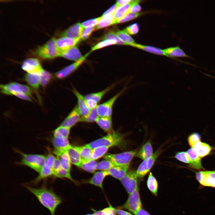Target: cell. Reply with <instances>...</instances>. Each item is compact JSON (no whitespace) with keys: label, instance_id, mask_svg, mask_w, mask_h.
Here are the masks:
<instances>
[{"label":"cell","instance_id":"obj_1","mask_svg":"<svg viewBox=\"0 0 215 215\" xmlns=\"http://www.w3.org/2000/svg\"><path fill=\"white\" fill-rule=\"evenodd\" d=\"M29 192L33 194L39 202L50 211L51 215H55L56 209L62 202L61 198L51 188L45 185L34 188L24 185Z\"/></svg>","mask_w":215,"mask_h":215},{"label":"cell","instance_id":"obj_2","mask_svg":"<svg viewBox=\"0 0 215 215\" xmlns=\"http://www.w3.org/2000/svg\"><path fill=\"white\" fill-rule=\"evenodd\" d=\"M16 152L22 156L21 160L17 162L18 165L27 166L38 173L43 167L46 156L43 155L34 154H26L16 150Z\"/></svg>","mask_w":215,"mask_h":215},{"label":"cell","instance_id":"obj_3","mask_svg":"<svg viewBox=\"0 0 215 215\" xmlns=\"http://www.w3.org/2000/svg\"><path fill=\"white\" fill-rule=\"evenodd\" d=\"M122 134L113 131L86 145L92 149L102 146L112 147L118 145L122 141Z\"/></svg>","mask_w":215,"mask_h":215},{"label":"cell","instance_id":"obj_4","mask_svg":"<svg viewBox=\"0 0 215 215\" xmlns=\"http://www.w3.org/2000/svg\"><path fill=\"white\" fill-rule=\"evenodd\" d=\"M56 39L52 38L42 46L39 47L36 50L35 54L44 59H51L59 56L60 52L56 48Z\"/></svg>","mask_w":215,"mask_h":215},{"label":"cell","instance_id":"obj_5","mask_svg":"<svg viewBox=\"0 0 215 215\" xmlns=\"http://www.w3.org/2000/svg\"><path fill=\"white\" fill-rule=\"evenodd\" d=\"M55 156L49 151L48 154L46 156L44 164L39 173L38 176L34 180L29 182V184L36 185L40 181L51 176H53L54 173L53 166Z\"/></svg>","mask_w":215,"mask_h":215},{"label":"cell","instance_id":"obj_6","mask_svg":"<svg viewBox=\"0 0 215 215\" xmlns=\"http://www.w3.org/2000/svg\"><path fill=\"white\" fill-rule=\"evenodd\" d=\"M134 150L116 153H108L104 156V158L111 161L116 165H126L130 163L136 154Z\"/></svg>","mask_w":215,"mask_h":215},{"label":"cell","instance_id":"obj_7","mask_svg":"<svg viewBox=\"0 0 215 215\" xmlns=\"http://www.w3.org/2000/svg\"><path fill=\"white\" fill-rule=\"evenodd\" d=\"M127 89V87H125L120 91L109 99L98 105L97 109L99 117H111L113 108L115 102Z\"/></svg>","mask_w":215,"mask_h":215},{"label":"cell","instance_id":"obj_8","mask_svg":"<svg viewBox=\"0 0 215 215\" xmlns=\"http://www.w3.org/2000/svg\"><path fill=\"white\" fill-rule=\"evenodd\" d=\"M1 92L2 93L11 95L12 92L22 93L32 97V91L27 86L16 82H12L5 85H1Z\"/></svg>","mask_w":215,"mask_h":215},{"label":"cell","instance_id":"obj_9","mask_svg":"<svg viewBox=\"0 0 215 215\" xmlns=\"http://www.w3.org/2000/svg\"><path fill=\"white\" fill-rule=\"evenodd\" d=\"M141 207L142 203L138 188L129 194L127 201L121 208L127 209L134 214L141 208Z\"/></svg>","mask_w":215,"mask_h":215},{"label":"cell","instance_id":"obj_10","mask_svg":"<svg viewBox=\"0 0 215 215\" xmlns=\"http://www.w3.org/2000/svg\"><path fill=\"white\" fill-rule=\"evenodd\" d=\"M160 153V150H157L151 156L143 160L136 172L138 177L142 178L147 174L152 167Z\"/></svg>","mask_w":215,"mask_h":215},{"label":"cell","instance_id":"obj_11","mask_svg":"<svg viewBox=\"0 0 215 215\" xmlns=\"http://www.w3.org/2000/svg\"><path fill=\"white\" fill-rule=\"evenodd\" d=\"M137 177L136 172L129 170L119 180L129 194L138 188Z\"/></svg>","mask_w":215,"mask_h":215},{"label":"cell","instance_id":"obj_12","mask_svg":"<svg viewBox=\"0 0 215 215\" xmlns=\"http://www.w3.org/2000/svg\"><path fill=\"white\" fill-rule=\"evenodd\" d=\"M89 53L87 54L81 59L76 61L56 72L55 76L57 79H62L67 78L75 72L85 61Z\"/></svg>","mask_w":215,"mask_h":215},{"label":"cell","instance_id":"obj_13","mask_svg":"<svg viewBox=\"0 0 215 215\" xmlns=\"http://www.w3.org/2000/svg\"><path fill=\"white\" fill-rule=\"evenodd\" d=\"M51 141L53 148V153L56 156L59 157L62 154L66 152L71 146L68 138L53 137Z\"/></svg>","mask_w":215,"mask_h":215},{"label":"cell","instance_id":"obj_14","mask_svg":"<svg viewBox=\"0 0 215 215\" xmlns=\"http://www.w3.org/2000/svg\"><path fill=\"white\" fill-rule=\"evenodd\" d=\"M22 68L27 73L40 75L43 70L39 60L36 58H29L25 60Z\"/></svg>","mask_w":215,"mask_h":215},{"label":"cell","instance_id":"obj_15","mask_svg":"<svg viewBox=\"0 0 215 215\" xmlns=\"http://www.w3.org/2000/svg\"><path fill=\"white\" fill-rule=\"evenodd\" d=\"M163 52L168 56V57L184 63L194 66L193 64L188 62L178 60L174 57H184L193 59L191 56L186 54L179 46L168 47L163 49Z\"/></svg>","mask_w":215,"mask_h":215},{"label":"cell","instance_id":"obj_16","mask_svg":"<svg viewBox=\"0 0 215 215\" xmlns=\"http://www.w3.org/2000/svg\"><path fill=\"white\" fill-rule=\"evenodd\" d=\"M80 40L67 37H62L56 39L55 44L57 49L60 53L76 46Z\"/></svg>","mask_w":215,"mask_h":215},{"label":"cell","instance_id":"obj_17","mask_svg":"<svg viewBox=\"0 0 215 215\" xmlns=\"http://www.w3.org/2000/svg\"><path fill=\"white\" fill-rule=\"evenodd\" d=\"M72 91L77 98V103L76 106L81 116L86 115L90 111V109L87 105L85 96L74 87Z\"/></svg>","mask_w":215,"mask_h":215},{"label":"cell","instance_id":"obj_18","mask_svg":"<svg viewBox=\"0 0 215 215\" xmlns=\"http://www.w3.org/2000/svg\"><path fill=\"white\" fill-rule=\"evenodd\" d=\"M81 116L77 107L75 106L60 125L70 128L79 122Z\"/></svg>","mask_w":215,"mask_h":215},{"label":"cell","instance_id":"obj_19","mask_svg":"<svg viewBox=\"0 0 215 215\" xmlns=\"http://www.w3.org/2000/svg\"><path fill=\"white\" fill-rule=\"evenodd\" d=\"M83 29L81 24L76 23L63 32L61 35L62 37H67L76 39H80Z\"/></svg>","mask_w":215,"mask_h":215},{"label":"cell","instance_id":"obj_20","mask_svg":"<svg viewBox=\"0 0 215 215\" xmlns=\"http://www.w3.org/2000/svg\"><path fill=\"white\" fill-rule=\"evenodd\" d=\"M59 56L62 57L70 60L76 61L81 59L83 56L78 47L74 46L60 52Z\"/></svg>","mask_w":215,"mask_h":215},{"label":"cell","instance_id":"obj_21","mask_svg":"<svg viewBox=\"0 0 215 215\" xmlns=\"http://www.w3.org/2000/svg\"><path fill=\"white\" fill-rule=\"evenodd\" d=\"M108 175L109 174L107 171H98L95 173L93 176L87 182L88 183L97 186L102 189L104 180Z\"/></svg>","mask_w":215,"mask_h":215},{"label":"cell","instance_id":"obj_22","mask_svg":"<svg viewBox=\"0 0 215 215\" xmlns=\"http://www.w3.org/2000/svg\"><path fill=\"white\" fill-rule=\"evenodd\" d=\"M130 165H116L111 168L107 171L109 175L120 180L128 171Z\"/></svg>","mask_w":215,"mask_h":215},{"label":"cell","instance_id":"obj_23","mask_svg":"<svg viewBox=\"0 0 215 215\" xmlns=\"http://www.w3.org/2000/svg\"><path fill=\"white\" fill-rule=\"evenodd\" d=\"M186 152L189 160V164L192 168L196 169H203L201 157L192 148L188 149Z\"/></svg>","mask_w":215,"mask_h":215},{"label":"cell","instance_id":"obj_24","mask_svg":"<svg viewBox=\"0 0 215 215\" xmlns=\"http://www.w3.org/2000/svg\"><path fill=\"white\" fill-rule=\"evenodd\" d=\"M137 1L133 0L130 3L116 7L113 14L116 21L119 20L127 14L131 7Z\"/></svg>","mask_w":215,"mask_h":215},{"label":"cell","instance_id":"obj_25","mask_svg":"<svg viewBox=\"0 0 215 215\" xmlns=\"http://www.w3.org/2000/svg\"><path fill=\"white\" fill-rule=\"evenodd\" d=\"M114 84L102 90L99 92L88 93L85 96L86 100L91 99L98 103L102 99L105 95L115 86Z\"/></svg>","mask_w":215,"mask_h":215},{"label":"cell","instance_id":"obj_26","mask_svg":"<svg viewBox=\"0 0 215 215\" xmlns=\"http://www.w3.org/2000/svg\"><path fill=\"white\" fill-rule=\"evenodd\" d=\"M129 46L150 53L158 55H163L168 57V56L163 52V49L155 47L144 45L135 43H133Z\"/></svg>","mask_w":215,"mask_h":215},{"label":"cell","instance_id":"obj_27","mask_svg":"<svg viewBox=\"0 0 215 215\" xmlns=\"http://www.w3.org/2000/svg\"><path fill=\"white\" fill-rule=\"evenodd\" d=\"M153 154L152 145L150 141H148L137 152L136 156L143 160L151 156Z\"/></svg>","mask_w":215,"mask_h":215},{"label":"cell","instance_id":"obj_28","mask_svg":"<svg viewBox=\"0 0 215 215\" xmlns=\"http://www.w3.org/2000/svg\"><path fill=\"white\" fill-rule=\"evenodd\" d=\"M96 122L101 128L108 133L113 131L111 117H99Z\"/></svg>","mask_w":215,"mask_h":215},{"label":"cell","instance_id":"obj_29","mask_svg":"<svg viewBox=\"0 0 215 215\" xmlns=\"http://www.w3.org/2000/svg\"><path fill=\"white\" fill-rule=\"evenodd\" d=\"M193 148L201 158L207 155L212 150L211 147L209 145L200 141L197 142Z\"/></svg>","mask_w":215,"mask_h":215},{"label":"cell","instance_id":"obj_30","mask_svg":"<svg viewBox=\"0 0 215 215\" xmlns=\"http://www.w3.org/2000/svg\"><path fill=\"white\" fill-rule=\"evenodd\" d=\"M67 152L71 163L78 167L81 162L82 159L74 147L71 146L68 149Z\"/></svg>","mask_w":215,"mask_h":215},{"label":"cell","instance_id":"obj_31","mask_svg":"<svg viewBox=\"0 0 215 215\" xmlns=\"http://www.w3.org/2000/svg\"><path fill=\"white\" fill-rule=\"evenodd\" d=\"M26 81L35 90L39 89L40 82V75L27 73L24 77Z\"/></svg>","mask_w":215,"mask_h":215},{"label":"cell","instance_id":"obj_32","mask_svg":"<svg viewBox=\"0 0 215 215\" xmlns=\"http://www.w3.org/2000/svg\"><path fill=\"white\" fill-rule=\"evenodd\" d=\"M97 164L96 160L92 159H82L79 167L84 170L92 173H95Z\"/></svg>","mask_w":215,"mask_h":215},{"label":"cell","instance_id":"obj_33","mask_svg":"<svg viewBox=\"0 0 215 215\" xmlns=\"http://www.w3.org/2000/svg\"><path fill=\"white\" fill-rule=\"evenodd\" d=\"M116 20L113 14L102 16L99 23L95 27L96 29H102L115 24Z\"/></svg>","mask_w":215,"mask_h":215},{"label":"cell","instance_id":"obj_34","mask_svg":"<svg viewBox=\"0 0 215 215\" xmlns=\"http://www.w3.org/2000/svg\"><path fill=\"white\" fill-rule=\"evenodd\" d=\"M79 153L82 159H92L93 149L86 145L81 146L74 147Z\"/></svg>","mask_w":215,"mask_h":215},{"label":"cell","instance_id":"obj_35","mask_svg":"<svg viewBox=\"0 0 215 215\" xmlns=\"http://www.w3.org/2000/svg\"><path fill=\"white\" fill-rule=\"evenodd\" d=\"M99 117L96 107L90 110L86 115L81 116L79 122H96Z\"/></svg>","mask_w":215,"mask_h":215},{"label":"cell","instance_id":"obj_36","mask_svg":"<svg viewBox=\"0 0 215 215\" xmlns=\"http://www.w3.org/2000/svg\"><path fill=\"white\" fill-rule=\"evenodd\" d=\"M147 185L148 189L153 194L157 196L158 188L157 181L151 172H150L147 180Z\"/></svg>","mask_w":215,"mask_h":215},{"label":"cell","instance_id":"obj_37","mask_svg":"<svg viewBox=\"0 0 215 215\" xmlns=\"http://www.w3.org/2000/svg\"><path fill=\"white\" fill-rule=\"evenodd\" d=\"M115 33L119 38L125 44V45L129 46L135 43L134 39L124 29L117 30Z\"/></svg>","mask_w":215,"mask_h":215},{"label":"cell","instance_id":"obj_38","mask_svg":"<svg viewBox=\"0 0 215 215\" xmlns=\"http://www.w3.org/2000/svg\"><path fill=\"white\" fill-rule=\"evenodd\" d=\"M111 146H102L93 149L92 159L96 160L104 156Z\"/></svg>","mask_w":215,"mask_h":215},{"label":"cell","instance_id":"obj_39","mask_svg":"<svg viewBox=\"0 0 215 215\" xmlns=\"http://www.w3.org/2000/svg\"><path fill=\"white\" fill-rule=\"evenodd\" d=\"M70 129L60 125L53 131V137L68 138L70 134Z\"/></svg>","mask_w":215,"mask_h":215},{"label":"cell","instance_id":"obj_40","mask_svg":"<svg viewBox=\"0 0 215 215\" xmlns=\"http://www.w3.org/2000/svg\"><path fill=\"white\" fill-rule=\"evenodd\" d=\"M59 158L61 167L70 172L71 168V163L67 151L62 154Z\"/></svg>","mask_w":215,"mask_h":215},{"label":"cell","instance_id":"obj_41","mask_svg":"<svg viewBox=\"0 0 215 215\" xmlns=\"http://www.w3.org/2000/svg\"><path fill=\"white\" fill-rule=\"evenodd\" d=\"M116 166L114 163L110 160H106L102 161L97 163L96 170L102 171H108L111 168Z\"/></svg>","mask_w":215,"mask_h":215},{"label":"cell","instance_id":"obj_42","mask_svg":"<svg viewBox=\"0 0 215 215\" xmlns=\"http://www.w3.org/2000/svg\"><path fill=\"white\" fill-rule=\"evenodd\" d=\"M93 212L94 215H117L115 209L111 205H109L108 207L99 211L91 209Z\"/></svg>","mask_w":215,"mask_h":215},{"label":"cell","instance_id":"obj_43","mask_svg":"<svg viewBox=\"0 0 215 215\" xmlns=\"http://www.w3.org/2000/svg\"><path fill=\"white\" fill-rule=\"evenodd\" d=\"M52 76L50 73L43 69L40 74V84L43 87L46 86L51 81Z\"/></svg>","mask_w":215,"mask_h":215},{"label":"cell","instance_id":"obj_44","mask_svg":"<svg viewBox=\"0 0 215 215\" xmlns=\"http://www.w3.org/2000/svg\"><path fill=\"white\" fill-rule=\"evenodd\" d=\"M54 177L55 178H67L74 183H77V182L75 181L72 177L70 172L64 169L62 167L56 173Z\"/></svg>","mask_w":215,"mask_h":215},{"label":"cell","instance_id":"obj_45","mask_svg":"<svg viewBox=\"0 0 215 215\" xmlns=\"http://www.w3.org/2000/svg\"><path fill=\"white\" fill-rule=\"evenodd\" d=\"M143 14L142 13H128L119 20L116 21L115 24L122 23L135 19Z\"/></svg>","mask_w":215,"mask_h":215},{"label":"cell","instance_id":"obj_46","mask_svg":"<svg viewBox=\"0 0 215 215\" xmlns=\"http://www.w3.org/2000/svg\"><path fill=\"white\" fill-rule=\"evenodd\" d=\"M117 44V42L115 40L109 39L104 40L93 46L92 48L91 52L107 46L114 44Z\"/></svg>","mask_w":215,"mask_h":215},{"label":"cell","instance_id":"obj_47","mask_svg":"<svg viewBox=\"0 0 215 215\" xmlns=\"http://www.w3.org/2000/svg\"><path fill=\"white\" fill-rule=\"evenodd\" d=\"M102 39L104 40H115L117 42V44L125 45V44L117 36L115 32L113 31H109L107 32L103 37Z\"/></svg>","mask_w":215,"mask_h":215},{"label":"cell","instance_id":"obj_48","mask_svg":"<svg viewBox=\"0 0 215 215\" xmlns=\"http://www.w3.org/2000/svg\"><path fill=\"white\" fill-rule=\"evenodd\" d=\"M201 136L197 133H194L188 137V140L190 146L193 148L195 145L198 142L200 141Z\"/></svg>","mask_w":215,"mask_h":215},{"label":"cell","instance_id":"obj_49","mask_svg":"<svg viewBox=\"0 0 215 215\" xmlns=\"http://www.w3.org/2000/svg\"><path fill=\"white\" fill-rule=\"evenodd\" d=\"M101 18V16L87 20L82 23L81 25L83 28L93 27L97 25Z\"/></svg>","mask_w":215,"mask_h":215},{"label":"cell","instance_id":"obj_50","mask_svg":"<svg viewBox=\"0 0 215 215\" xmlns=\"http://www.w3.org/2000/svg\"><path fill=\"white\" fill-rule=\"evenodd\" d=\"M139 29L138 24L134 23L128 26L124 30L129 35H135L139 32Z\"/></svg>","mask_w":215,"mask_h":215},{"label":"cell","instance_id":"obj_51","mask_svg":"<svg viewBox=\"0 0 215 215\" xmlns=\"http://www.w3.org/2000/svg\"><path fill=\"white\" fill-rule=\"evenodd\" d=\"M175 157L181 162L189 164V160L186 152L182 151L178 152L175 155Z\"/></svg>","mask_w":215,"mask_h":215},{"label":"cell","instance_id":"obj_52","mask_svg":"<svg viewBox=\"0 0 215 215\" xmlns=\"http://www.w3.org/2000/svg\"><path fill=\"white\" fill-rule=\"evenodd\" d=\"M95 29V28L94 27L83 28L81 35V40H84L88 38Z\"/></svg>","mask_w":215,"mask_h":215},{"label":"cell","instance_id":"obj_53","mask_svg":"<svg viewBox=\"0 0 215 215\" xmlns=\"http://www.w3.org/2000/svg\"><path fill=\"white\" fill-rule=\"evenodd\" d=\"M141 1L137 0V2L131 7L128 13H136L140 11L141 10L142 7L139 3Z\"/></svg>","mask_w":215,"mask_h":215},{"label":"cell","instance_id":"obj_54","mask_svg":"<svg viewBox=\"0 0 215 215\" xmlns=\"http://www.w3.org/2000/svg\"><path fill=\"white\" fill-rule=\"evenodd\" d=\"M61 167L60 158L59 156H56L55 157L53 166V170L54 173V177L56 173Z\"/></svg>","mask_w":215,"mask_h":215},{"label":"cell","instance_id":"obj_55","mask_svg":"<svg viewBox=\"0 0 215 215\" xmlns=\"http://www.w3.org/2000/svg\"><path fill=\"white\" fill-rule=\"evenodd\" d=\"M14 95L17 97L21 99L28 101H32L31 99L30 98L29 96L26 94L19 92H12L11 95Z\"/></svg>","mask_w":215,"mask_h":215},{"label":"cell","instance_id":"obj_56","mask_svg":"<svg viewBox=\"0 0 215 215\" xmlns=\"http://www.w3.org/2000/svg\"><path fill=\"white\" fill-rule=\"evenodd\" d=\"M86 101L87 105L90 110L96 108L98 105V104L93 100L88 99L86 100Z\"/></svg>","mask_w":215,"mask_h":215},{"label":"cell","instance_id":"obj_57","mask_svg":"<svg viewBox=\"0 0 215 215\" xmlns=\"http://www.w3.org/2000/svg\"><path fill=\"white\" fill-rule=\"evenodd\" d=\"M131 0H119L116 1V7L125 5L131 2Z\"/></svg>","mask_w":215,"mask_h":215},{"label":"cell","instance_id":"obj_58","mask_svg":"<svg viewBox=\"0 0 215 215\" xmlns=\"http://www.w3.org/2000/svg\"><path fill=\"white\" fill-rule=\"evenodd\" d=\"M116 8V4H114L104 12L102 16L113 14Z\"/></svg>","mask_w":215,"mask_h":215},{"label":"cell","instance_id":"obj_59","mask_svg":"<svg viewBox=\"0 0 215 215\" xmlns=\"http://www.w3.org/2000/svg\"><path fill=\"white\" fill-rule=\"evenodd\" d=\"M115 211L118 215H133L131 213L120 208L115 209Z\"/></svg>","mask_w":215,"mask_h":215},{"label":"cell","instance_id":"obj_60","mask_svg":"<svg viewBox=\"0 0 215 215\" xmlns=\"http://www.w3.org/2000/svg\"><path fill=\"white\" fill-rule=\"evenodd\" d=\"M135 215H150L148 212L144 209L141 208L135 214Z\"/></svg>","mask_w":215,"mask_h":215},{"label":"cell","instance_id":"obj_61","mask_svg":"<svg viewBox=\"0 0 215 215\" xmlns=\"http://www.w3.org/2000/svg\"><path fill=\"white\" fill-rule=\"evenodd\" d=\"M202 73L210 77H211L212 78L215 79V77L214 76H213L211 75H209L208 74H206L205 73Z\"/></svg>","mask_w":215,"mask_h":215},{"label":"cell","instance_id":"obj_62","mask_svg":"<svg viewBox=\"0 0 215 215\" xmlns=\"http://www.w3.org/2000/svg\"><path fill=\"white\" fill-rule=\"evenodd\" d=\"M86 215H94L93 214H86Z\"/></svg>","mask_w":215,"mask_h":215}]
</instances>
